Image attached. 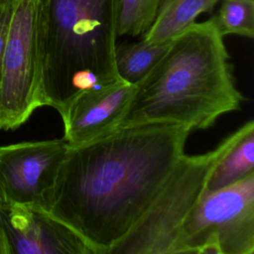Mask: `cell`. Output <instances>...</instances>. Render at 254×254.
I'll use <instances>...</instances> for the list:
<instances>
[{
    "mask_svg": "<svg viewBox=\"0 0 254 254\" xmlns=\"http://www.w3.org/2000/svg\"><path fill=\"white\" fill-rule=\"evenodd\" d=\"M192 130L183 124L123 126L68 147L43 208L108 254L150 206Z\"/></svg>",
    "mask_w": 254,
    "mask_h": 254,
    "instance_id": "6da1fadb",
    "label": "cell"
},
{
    "mask_svg": "<svg viewBox=\"0 0 254 254\" xmlns=\"http://www.w3.org/2000/svg\"><path fill=\"white\" fill-rule=\"evenodd\" d=\"M136 85L119 127L147 123L211 127L240 110L230 56L212 17L177 35L156 65Z\"/></svg>",
    "mask_w": 254,
    "mask_h": 254,
    "instance_id": "7a4b0ae2",
    "label": "cell"
},
{
    "mask_svg": "<svg viewBox=\"0 0 254 254\" xmlns=\"http://www.w3.org/2000/svg\"><path fill=\"white\" fill-rule=\"evenodd\" d=\"M120 0H42L39 99L62 116L82 92L121 79L115 66Z\"/></svg>",
    "mask_w": 254,
    "mask_h": 254,
    "instance_id": "3957f363",
    "label": "cell"
},
{
    "mask_svg": "<svg viewBox=\"0 0 254 254\" xmlns=\"http://www.w3.org/2000/svg\"><path fill=\"white\" fill-rule=\"evenodd\" d=\"M250 121L206 153L182 155L148 209L108 254H172L183 223L206 192L212 171Z\"/></svg>",
    "mask_w": 254,
    "mask_h": 254,
    "instance_id": "277c9868",
    "label": "cell"
},
{
    "mask_svg": "<svg viewBox=\"0 0 254 254\" xmlns=\"http://www.w3.org/2000/svg\"><path fill=\"white\" fill-rule=\"evenodd\" d=\"M180 253H254V174L202 195L179 231Z\"/></svg>",
    "mask_w": 254,
    "mask_h": 254,
    "instance_id": "5b68a950",
    "label": "cell"
},
{
    "mask_svg": "<svg viewBox=\"0 0 254 254\" xmlns=\"http://www.w3.org/2000/svg\"><path fill=\"white\" fill-rule=\"evenodd\" d=\"M42 0H14L0 86V129L25 123L39 107V28Z\"/></svg>",
    "mask_w": 254,
    "mask_h": 254,
    "instance_id": "8992f818",
    "label": "cell"
},
{
    "mask_svg": "<svg viewBox=\"0 0 254 254\" xmlns=\"http://www.w3.org/2000/svg\"><path fill=\"white\" fill-rule=\"evenodd\" d=\"M67 148L64 138L0 146V202L43 206Z\"/></svg>",
    "mask_w": 254,
    "mask_h": 254,
    "instance_id": "52a82bcc",
    "label": "cell"
},
{
    "mask_svg": "<svg viewBox=\"0 0 254 254\" xmlns=\"http://www.w3.org/2000/svg\"><path fill=\"white\" fill-rule=\"evenodd\" d=\"M0 254H95L71 227L39 205L0 202Z\"/></svg>",
    "mask_w": 254,
    "mask_h": 254,
    "instance_id": "ba28073f",
    "label": "cell"
},
{
    "mask_svg": "<svg viewBox=\"0 0 254 254\" xmlns=\"http://www.w3.org/2000/svg\"><path fill=\"white\" fill-rule=\"evenodd\" d=\"M135 89V84L119 79L75 97L61 116L67 146L82 145L118 128Z\"/></svg>",
    "mask_w": 254,
    "mask_h": 254,
    "instance_id": "9c48e42d",
    "label": "cell"
},
{
    "mask_svg": "<svg viewBox=\"0 0 254 254\" xmlns=\"http://www.w3.org/2000/svg\"><path fill=\"white\" fill-rule=\"evenodd\" d=\"M220 0H165L158 14L143 35L148 43L171 41L177 35L195 23L196 18L212 11Z\"/></svg>",
    "mask_w": 254,
    "mask_h": 254,
    "instance_id": "30bf717a",
    "label": "cell"
},
{
    "mask_svg": "<svg viewBox=\"0 0 254 254\" xmlns=\"http://www.w3.org/2000/svg\"><path fill=\"white\" fill-rule=\"evenodd\" d=\"M254 174V121L217 163L208 180L206 192L232 186Z\"/></svg>",
    "mask_w": 254,
    "mask_h": 254,
    "instance_id": "8fae6325",
    "label": "cell"
},
{
    "mask_svg": "<svg viewBox=\"0 0 254 254\" xmlns=\"http://www.w3.org/2000/svg\"><path fill=\"white\" fill-rule=\"evenodd\" d=\"M171 41L148 43L142 39L136 43L117 42L115 66L119 77L131 84H137L161 60Z\"/></svg>",
    "mask_w": 254,
    "mask_h": 254,
    "instance_id": "7c38bea8",
    "label": "cell"
},
{
    "mask_svg": "<svg viewBox=\"0 0 254 254\" xmlns=\"http://www.w3.org/2000/svg\"><path fill=\"white\" fill-rule=\"evenodd\" d=\"M222 37L236 35L254 37V0H222L216 15L212 17Z\"/></svg>",
    "mask_w": 254,
    "mask_h": 254,
    "instance_id": "4fadbf2b",
    "label": "cell"
},
{
    "mask_svg": "<svg viewBox=\"0 0 254 254\" xmlns=\"http://www.w3.org/2000/svg\"><path fill=\"white\" fill-rule=\"evenodd\" d=\"M165 0H120L118 37L144 35Z\"/></svg>",
    "mask_w": 254,
    "mask_h": 254,
    "instance_id": "5bb4252c",
    "label": "cell"
},
{
    "mask_svg": "<svg viewBox=\"0 0 254 254\" xmlns=\"http://www.w3.org/2000/svg\"><path fill=\"white\" fill-rule=\"evenodd\" d=\"M14 0H0V86L2 79L4 51L13 13Z\"/></svg>",
    "mask_w": 254,
    "mask_h": 254,
    "instance_id": "9a60e30c",
    "label": "cell"
}]
</instances>
